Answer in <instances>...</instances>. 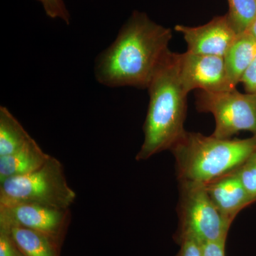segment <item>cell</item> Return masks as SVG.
<instances>
[{"mask_svg": "<svg viewBox=\"0 0 256 256\" xmlns=\"http://www.w3.org/2000/svg\"><path fill=\"white\" fill-rule=\"evenodd\" d=\"M230 22L238 33H245L256 18V0H228Z\"/></svg>", "mask_w": 256, "mask_h": 256, "instance_id": "9a60e30c", "label": "cell"}, {"mask_svg": "<svg viewBox=\"0 0 256 256\" xmlns=\"http://www.w3.org/2000/svg\"><path fill=\"white\" fill-rule=\"evenodd\" d=\"M178 238L190 237L200 244L226 240L232 224L223 218L204 184L178 182Z\"/></svg>", "mask_w": 256, "mask_h": 256, "instance_id": "5b68a950", "label": "cell"}, {"mask_svg": "<svg viewBox=\"0 0 256 256\" xmlns=\"http://www.w3.org/2000/svg\"><path fill=\"white\" fill-rule=\"evenodd\" d=\"M172 38L171 28L136 10L114 41L96 58V80L110 88L148 89L156 70L171 52Z\"/></svg>", "mask_w": 256, "mask_h": 256, "instance_id": "6da1fadb", "label": "cell"}, {"mask_svg": "<svg viewBox=\"0 0 256 256\" xmlns=\"http://www.w3.org/2000/svg\"><path fill=\"white\" fill-rule=\"evenodd\" d=\"M38 1L41 2L48 18H60L66 24H70V14L64 0H38Z\"/></svg>", "mask_w": 256, "mask_h": 256, "instance_id": "e0dca14e", "label": "cell"}, {"mask_svg": "<svg viewBox=\"0 0 256 256\" xmlns=\"http://www.w3.org/2000/svg\"><path fill=\"white\" fill-rule=\"evenodd\" d=\"M178 54L170 52L148 88L149 106L143 126L144 141L136 156L138 161L170 150L186 132L184 124L188 94L180 80Z\"/></svg>", "mask_w": 256, "mask_h": 256, "instance_id": "7a4b0ae2", "label": "cell"}, {"mask_svg": "<svg viewBox=\"0 0 256 256\" xmlns=\"http://www.w3.org/2000/svg\"><path fill=\"white\" fill-rule=\"evenodd\" d=\"M247 32H248L250 35H252L254 38H256V18L250 26H249L248 30H247Z\"/></svg>", "mask_w": 256, "mask_h": 256, "instance_id": "7402d4cb", "label": "cell"}, {"mask_svg": "<svg viewBox=\"0 0 256 256\" xmlns=\"http://www.w3.org/2000/svg\"><path fill=\"white\" fill-rule=\"evenodd\" d=\"M205 188L216 208L230 224L242 210L254 204L240 182L236 170L210 182Z\"/></svg>", "mask_w": 256, "mask_h": 256, "instance_id": "30bf717a", "label": "cell"}, {"mask_svg": "<svg viewBox=\"0 0 256 256\" xmlns=\"http://www.w3.org/2000/svg\"><path fill=\"white\" fill-rule=\"evenodd\" d=\"M240 182L254 203L256 202V151L236 170Z\"/></svg>", "mask_w": 256, "mask_h": 256, "instance_id": "2e32d148", "label": "cell"}, {"mask_svg": "<svg viewBox=\"0 0 256 256\" xmlns=\"http://www.w3.org/2000/svg\"><path fill=\"white\" fill-rule=\"evenodd\" d=\"M170 151L178 182L206 184L238 169L256 151V136L220 139L186 131Z\"/></svg>", "mask_w": 256, "mask_h": 256, "instance_id": "3957f363", "label": "cell"}, {"mask_svg": "<svg viewBox=\"0 0 256 256\" xmlns=\"http://www.w3.org/2000/svg\"><path fill=\"white\" fill-rule=\"evenodd\" d=\"M20 250L10 234L0 228V256H18Z\"/></svg>", "mask_w": 256, "mask_h": 256, "instance_id": "ffe728a7", "label": "cell"}, {"mask_svg": "<svg viewBox=\"0 0 256 256\" xmlns=\"http://www.w3.org/2000/svg\"><path fill=\"white\" fill-rule=\"evenodd\" d=\"M240 82L244 84L246 92L256 95V56L244 72Z\"/></svg>", "mask_w": 256, "mask_h": 256, "instance_id": "d6986e66", "label": "cell"}, {"mask_svg": "<svg viewBox=\"0 0 256 256\" xmlns=\"http://www.w3.org/2000/svg\"><path fill=\"white\" fill-rule=\"evenodd\" d=\"M174 30L182 34L188 44L186 52L222 57H224L239 35L227 14L216 16L201 26L178 24L174 26Z\"/></svg>", "mask_w": 256, "mask_h": 256, "instance_id": "9c48e42d", "label": "cell"}, {"mask_svg": "<svg viewBox=\"0 0 256 256\" xmlns=\"http://www.w3.org/2000/svg\"><path fill=\"white\" fill-rule=\"evenodd\" d=\"M196 110L210 112L215 119L212 136L230 139L242 131L256 136V95L236 90L224 92L198 90L196 92Z\"/></svg>", "mask_w": 256, "mask_h": 256, "instance_id": "8992f818", "label": "cell"}, {"mask_svg": "<svg viewBox=\"0 0 256 256\" xmlns=\"http://www.w3.org/2000/svg\"><path fill=\"white\" fill-rule=\"evenodd\" d=\"M33 139L4 106L0 107V156L12 154Z\"/></svg>", "mask_w": 256, "mask_h": 256, "instance_id": "5bb4252c", "label": "cell"}, {"mask_svg": "<svg viewBox=\"0 0 256 256\" xmlns=\"http://www.w3.org/2000/svg\"><path fill=\"white\" fill-rule=\"evenodd\" d=\"M70 210L34 204L0 206V227H24L62 244L70 223Z\"/></svg>", "mask_w": 256, "mask_h": 256, "instance_id": "52a82bcc", "label": "cell"}, {"mask_svg": "<svg viewBox=\"0 0 256 256\" xmlns=\"http://www.w3.org/2000/svg\"><path fill=\"white\" fill-rule=\"evenodd\" d=\"M256 56V38L248 32L239 34L224 56L230 84L236 88L242 75Z\"/></svg>", "mask_w": 256, "mask_h": 256, "instance_id": "4fadbf2b", "label": "cell"}, {"mask_svg": "<svg viewBox=\"0 0 256 256\" xmlns=\"http://www.w3.org/2000/svg\"><path fill=\"white\" fill-rule=\"evenodd\" d=\"M226 242L222 240L201 244L202 256H226Z\"/></svg>", "mask_w": 256, "mask_h": 256, "instance_id": "44dd1931", "label": "cell"}, {"mask_svg": "<svg viewBox=\"0 0 256 256\" xmlns=\"http://www.w3.org/2000/svg\"><path fill=\"white\" fill-rule=\"evenodd\" d=\"M10 234L15 245L25 256H60V246L44 234L24 227H0Z\"/></svg>", "mask_w": 256, "mask_h": 256, "instance_id": "7c38bea8", "label": "cell"}, {"mask_svg": "<svg viewBox=\"0 0 256 256\" xmlns=\"http://www.w3.org/2000/svg\"><path fill=\"white\" fill-rule=\"evenodd\" d=\"M180 80L184 92H224L236 89L229 80L224 57L195 54L186 52L178 54Z\"/></svg>", "mask_w": 256, "mask_h": 256, "instance_id": "ba28073f", "label": "cell"}, {"mask_svg": "<svg viewBox=\"0 0 256 256\" xmlns=\"http://www.w3.org/2000/svg\"><path fill=\"white\" fill-rule=\"evenodd\" d=\"M76 198L69 186L63 164L50 156L40 169L0 182V206L40 205L68 210Z\"/></svg>", "mask_w": 256, "mask_h": 256, "instance_id": "277c9868", "label": "cell"}, {"mask_svg": "<svg viewBox=\"0 0 256 256\" xmlns=\"http://www.w3.org/2000/svg\"><path fill=\"white\" fill-rule=\"evenodd\" d=\"M50 156L32 139L12 154L0 156V182L8 178L36 171L48 161Z\"/></svg>", "mask_w": 256, "mask_h": 256, "instance_id": "8fae6325", "label": "cell"}, {"mask_svg": "<svg viewBox=\"0 0 256 256\" xmlns=\"http://www.w3.org/2000/svg\"><path fill=\"white\" fill-rule=\"evenodd\" d=\"M178 239L180 249L176 256H202L200 242L190 237H182Z\"/></svg>", "mask_w": 256, "mask_h": 256, "instance_id": "ac0fdd59", "label": "cell"}, {"mask_svg": "<svg viewBox=\"0 0 256 256\" xmlns=\"http://www.w3.org/2000/svg\"><path fill=\"white\" fill-rule=\"evenodd\" d=\"M18 256H24L23 254H22V252H18Z\"/></svg>", "mask_w": 256, "mask_h": 256, "instance_id": "603a6c76", "label": "cell"}]
</instances>
